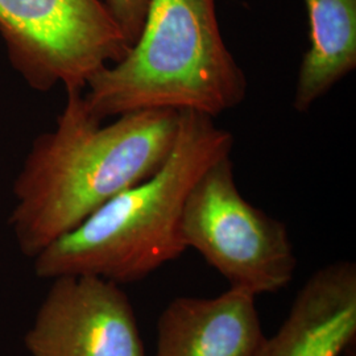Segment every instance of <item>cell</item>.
Masks as SVG:
<instances>
[{"label":"cell","instance_id":"3","mask_svg":"<svg viewBox=\"0 0 356 356\" xmlns=\"http://www.w3.org/2000/svg\"><path fill=\"white\" fill-rule=\"evenodd\" d=\"M247 88L222 38L216 0H151L138 41L92 76L83 95L99 120L161 108L216 119L239 106Z\"/></svg>","mask_w":356,"mask_h":356},{"label":"cell","instance_id":"8","mask_svg":"<svg viewBox=\"0 0 356 356\" xmlns=\"http://www.w3.org/2000/svg\"><path fill=\"white\" fill-rule=\"evenodd\" d=\"M254 298L239 288L175 298L157 322L154 356H256L267 337Z\"/></svg>","mask_w":356,"mask_h":356},{"label":"cell","instance_id":"9","mask_svg":"<svg viewBox=\"0 0 356 356\" xmlns=\"http://www.w3.org/2000/svg\"><path fill=\"white\" fill-rule=\"evenodd\" d=\"M309 45L298 67L293 107L306 113L356 67V0H304Z\"/></svg>","mask_w":356,"mask_h":356},{"label":"cell","instance_id":"2","mask_svg":"<svg viewBox=\"0 0 356 356\" xmlns=\"http://www.w3.org/2000/svg\"><path fill=\"white\" fill-rule=\"evenodd\" d=\"M232 147V134L218 127L214 118L179 111L177 138L164 165L42 250L35 257L36 276L90 275L120 285L143 280L176 260L188 251L181 231L186 197Z\"/></svg>","mask_w":356,"mask_h":356},{"label":"cell","instance_id":"5","mask_svg":"<svg viewBox=\"0 0 356 356\" xmlns=\"http://www.w3.org/2000/svg\"><path fill=\"white\" fill-rule=\"evenodd\" d=\"M0 36L13 70L40 92L85 90L129 51L101 0H0Z\"/></svg>","mask_w":356,"mask_h":356},{"label":"cell","instance_id":"7","mask_svg":"<svg viewBox=\"0 0 356 356\" xmlns=\"http://www.w3.org/2000/svg\"><path fill=\"white\" fill-rule=\"evenodd\" d=\"M355 339L356 264L339 260L310 276L256 356H341Z\"/></svg>","mask_w":356,"mask_h":356},{"label":"cell","instance_id":"6","mask_svg":"<svg viewBox=\"0 0 356 356\" xmlns=\"http://www.w3.org/2000/svg\"><path fill=\"white\" fill-rule=\"evenodd\" d=\"M24 344L31 356H147L119 284L90 275L51 279Z\"/></svg>","mask_w":356,"mask_h":356},{"label":"cell","instance_id":"4","mask_svg":"<svg viewBox=\"0 0 356 356\" xmlns=\"http://www.w3.org/2000/svg\"><path fill=\"white\" fill-rule=\"evenodd\" d=\"M181 231L188 250L201 254L229 288L259 296L279 292L293 280L297 257L286 225L243 197L229 154L193 185Z\"/></svg>","mask_w":356,"mask_h":356},{"label":"cell","instance_id":"1","mask_svg":"<svg viewBox=\"0 0 356 356\" xmlns=\"http://www.w3.org/2000/svg\"><path fill=\"white\" fill-rule=\"evenodd\" d=\"M85 90H67L56 127L33 140L13 182L10 225L35 259L119 193L151 177L177 138L179 111L141 110L103 126Z\"/></svg>","mask_w":356,"mask_h":356},{"label":"cell","instance_id":"10","mask_svg":"<svg viewBox=\"0 0 356 356\" xmlns=\"http://www.w3.org/2000/svg\"><path fill=\"white\" fill-rule=\"evenodd\" d=\"M131 48L140 36L151 0H101Z\"/></svg>","mask_w":356,"mask_h":356}]
</instances>
